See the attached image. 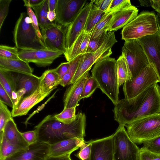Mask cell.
Segmentation results:
<instances>
[{
	"label": "cell",
	"mask_w": 160,
	"mask_h": 160,
	"mask_svg": "<svg viewBox=\"0 0 160 160\" xmlns=\"http://www.w3.org/2000/svg\"><path fill=\"white\" fill-rule=\"evenodd\" d=\"M114 119L125 126L136 120L160 113V88L150 86L136 97L119 100L113 110Z\"/></svg>",
	"instance_id": "obj_1"
},
{
	"label": "cell",
	"mask_w": 160,
	"mask_h": 160,
	"mask_svg": "<svg viewBox=\"0 0 160 160\" xmlns=\"http://www.w3.org/2000/svg\"><path fill=\"white\" fill-rule=\"evenodd\" d=\"M86 122L85 115L81 112L70 123H64L56 120L53 116L49 115L35 128L38 132V141L51 145L69 139H84Z\"/></svg>",
	"instance_id": "obj_2"
},
{
	"label": "cell",
	"mask_w": 160,
	"mask_h": 160,
	"mask_svg": "<svg viewBox=\"0 0 160 160\" xmlns=\"http://www.w3.org/2000/svg\"><path fill=\"white\" fill-rule=\"evenodd\" d=\"M92 76L97 82L99 88L115 105L119 100V88L117 60L108 57L95 63L91 70Z\"/></svg>",
	"instance_id": "obj_3"
},
{
	"label": "cell",
	"mask_w": 160,
	"mask_h": 160,
	"mask_svg": "<svg viewBox=\"0 0 160 160\" xmlns=\"http://www.w3.org/2000/svg\"><path fill=\"white\" fill-rule=\"evenodd\" d=\"M16 47L21 50L47 49L38 36L27 12H22L17 20L13 32Z\"/></svg>",
	"instance_id": "obj_4"
},
{
	"label": "cell",
	"mask_w": 160,
	"mask_h": 160,
	"mask_svg": "<svg viewBox=\"0 0 160 160\" xmlns=\"http://www.w3.org/2000/svg\"><path fill=\"white\" fill-rule=\"evenodd\" d=\"M125 126L133 142L143 144L160 136V113L136 120Z\"/></svg>",
	"instance_id": "obj_5"
},
{
	"label": "cell",
	"mask_w": 160,
	"mask_h": 160,
	"mask_svg": "<svg viewBox=\"0 0 160 160\" xmlns=\"http://www.w3.org/2000/svg\"><path fill=\"white\" fill-rule=\"evenodd\" d=\"M158 30L155 14L152 12H143L123 28L122 39L125 41L137 39L154 34Z\"/></svg>",
	"instance_id": "obj_6"
},
{
	"label": "cell",
	"mask_w": 160,
	"mask_h": 160,
	"mask_svg": "<svg viewBox=\"0 0 160 160\" xmlns=\"http://www.w3.org/2000/svg\"><path fill=\"white\" fill-rule=\"evenodd\" d=\"M122 55L126 59L129 70L127 81H132L149 64L142 47L137 39L125 41Z\"/></svg>",
	"instance_id": "obj_7"
},
{
	"label": "cell",
	"mask_w": 160,
	"mask_h": 160,
	"mask_svg": "<svg viewBox=\"0 0 160 160\" xmlns=\"http://www.w3.org/2000/svg\"><path fill=\"white\" fill-rule=\"evenodd\" d=\"M117 42L114 32H108L104 41L98 49L93 52L83 54L70 84L74 82L86 72L89 71L92 65L96 62L109 57L112 53V48Z\"/></svg>",
	"instance_id": "obj_8"
},
{
	"label": "cell",
	"mask_w": 160,
	"mask_h": 160,
	"mask_svg": "<svg viewBox=\"0 0 160 160\" xmlns=\"http://www.w3.org/2000/svg\"><path fill=\"white\" fill-rule=\"evenodd\" d=\"M124 127L119 125L113 134L114 160H139L140 148L131 139Z\"/></svg>",
	"instance_id": "obj_9"
},
{
	"label": "cell",
	"mask_w": 160,
	"mask_h": 160,
	"mask_svg": "<svg viewBox=\"0 0 160 160\" xmlns=\"http://www.w3.org/2000/svg\"><path fill=\"white\" fill-rule=\"evenodd\" d=\"M158 82H160L159 78L153 68L149 64L132 81H127L124 84V99L134 98Z\"/></svg>",
	"instance_id": "obj_10"
},
{
	"label": "cell",
	"mask_w": 160,
	"mask_h": 160,
	"mask_svg": "<svg viewBox=\"0 0 160 160\" xmlns=\"http://www.w3.org/2000/svg\"><path fill=\"white\" fill-rule=\"evenodd\" d=\"M87 3L85 0H57L54 23L62 27H68Z\"/></svg>",
	"instance_id": "obj_11"
},
{
	"label": "cell",
	"mask_w": 160,
	"mask_h": 160,
	"mask_svg": "<svg viewBox=\"0 0 160 160\" xmlns=\"http://www.w3.org/2000/svg\"><path fill=\"white\" fill-rule=\"evenodd\" d=\"M142 47L150 64L156 72L160 83V32L137 39Z\"/></svg>",
	"instance_id": "obj_12"
},
{
	"label": "cell",
	"mask_w": 160,
	"mask_h": 160,
	"mask_svg": "<svg viewBox=\"0 0 160 160\" xmlns=\"http://www.w3.org/2000/svg\"><path fill=\"white\" fill-rule=\"evenodd\" d=\"M40 31L43 43L47 49L58 51L63 54L65 53L66 32L62 26L54 22L48 28Z\"/></svg>",
	"instance_id": "obj_13"
},
{
	"label": "cell",
	"mask_w": 160,
	"mask_h": 160,
	"mask_svg": "<svg viewBox=\"0 0 160 160\" xmlns=\"http://www.w3.org/2000/svg\"><path fill=\"white\" fill-rule=\"evenodd\" d=\"M63 54L47 49L21 50L18 52L19 58L28 63H34L39 67H46Z\"/></svg>",
	"instance_id": "obj_14"
},
{
	"label": "cell",
	"mask_w": 160,
	"mask_h": 160,
	"mask_svg": "<svg viewBox=\"0 0 160 160\" xmlns=\"http://www.w3.org/2000/svg\"><path fill=\"white\" fill-rule=\"evenodd\" d=\"M94 0L87 2L74 20L67 27L66 31L65 47L69 49L81 32L84 29L87 19Z\"/></svg>",
	"instance_id": "obj_15"
},
{
	"label": "cell",
	"mask_w": 160,
	"mask_h": 160,
	"mask_svg": "<svg viewBox=\"0 0 160 160\" xmlns=\"http://www.w3.org/2000/svg\"><path fill=\"white\" fill-rule=\"evenodd\" d=\"M50 145L38 141L4 160H46Z\"/></svg>",
	"instance_id": "obj_16"
},
{
	"label": "cell",
	"mask_w": 160,
	"mask_h": 160,
	"mask_svg": "<svg viewBox=\"0 0 160 160\" xmlns=\"http://www.w3.org/2000/svg\"><path fill=\"white\" fill-rule=\"evenodd\" d=\"M91 141L90 160H114L113 134Z\"/></svg>",
	"instance_id": "obj_17"
},
{
	"label": "cell",
	"mask_w": 160,
	"mask_h": 160,
	"mask_svg": "<svg viewBox=\"0 0 160 160\" xmlns=\"http://www.w3.org/2000/svg\"><path fill=\"white\" fill-rule=\"evenodd\" d=\"M89 71L86 72L67 89L63 97L64 108L76 107L79 105L78 102L89 77Z\"/></svg>",
	"instance_id": "obj_18"
},
{
	"label": "cell",
	"mask_w": 160,
	"mask_h": 160,
	"mask_svg": "<svg viewBox=\"0 0 160 160\" xmlns=\"http://www.w3.org/2000/svg\"><path fill=\"white\" fill-rule=\"evenodd\" d=\"M18 102L23 97L30 95L39 87V77L34 75L15 74Z\"/></svg>",
	"instance_id": "obj_19"
},
{
	"label": "cell",
	"mask_w": 160,
	"mask_h": 160,
	"mask_svg": "<svg viewBox=\"0 0 160 160\" xmlns=\"http://www.w3.org/2000/svg\"><path fill=\"white\" fill-rule=\"evenodd\" d=\"M50 93L42 92L38 87L32 94L22 98L17 105L12 108L11 113L12 117L26 115L33 107L41 102Z\"/></svg>",
	"instance_id": "obj_20"
},
{
	"label": "cell",
	"mask_w": 160,
	"mask_h": 160,
	"mask_svg": "<svg viewBox=\"0 0 160 160\" xmlns=\"http://www.w3.org/2000/svg\"><path fill=\"white\" fill-rule=\"evenodd\" d=\"M85 141L78 138L69 139L50 145L49 156L59 157L70 155L79 148Z\"/></svg>",
	"instance_id": "obj_21"
},
{
	"label": "cell",
	"mask_w": 160,
	"mask_h": 160,
	"mask_svg": "<svg viewBox=\"0 0 160 160\" xmlns=\"http://www.w3.org/2000/svg\"><path fill=\"white\" fill-rule=\"evenodd\" d=\"M138 12V9L132 5L113 14L108 32L116 31L123 28L137 16Z\"/></svg>",
	"instance_id": "obj_22"
},
{
	"label": "cell",
	"mask_w": 160,
	"mask_h": 160,
	"mask_svg": "<svg viewBox=\"0 0 160 160\" xmlns=\"http://www.w3.org/2000/svg\"><path fill=\"white\" fill-rule=\"evenodd\" d=\"M3 138L10 143L22 149L29 145L23 138L21 132L18 129L13 118L6 123L2 132L0 133V138Z\"/></svg>",
	"instance_id": "obj_23"
},
{
	"label": "cell",
	"mask_w": 160,
	"mask_h": 160,
	"mask_svg": "<svg viewBox=\"0 0 160 160\" xmlns=\"http://www.w3.org/2000/svg\"><path fill=\"white\" fill-rule=\"evenodd\" d=\"M92 31L87 32L83 30L80 33L71 47L64 54L68 62L72 61L79 55L86 53Z\"/></svg>",
	"instance_id": "obj_24"
},
{
	"label": "cell",
	"mask_w": 160,
	"mask_h": 160,
	"mask_svg": "<svg viewBox=\"0 0 160 160\" xmlns=\"http://www.w3.org/2000/svg\"><path fill=\"white\" fill-rule=\"evenodd\" d=\"M0 84L9 95L13 104L12 108L18 103L15 74L0 68Z\"/></svg>",
	"instance_id": "obj_25"
},
{
	"label": "cell",
	"mask_w": 160,
	"mask_h": 160,
	"mask_svg": "<svg viewBox=\"0 0 160 160\" xmlns=\"http://www.w3.org/2000/svg\"><path fill=\"white\" fill-rule=\"evenodd\" d=\"M0 68L15 73L27 75L33 74V69L29 63L20 59H6L0 58Z\"/></svg>",
	"instance_id": "obj_26"
},
{
	"label": "cell",
	"mask_w": 160,
	"mask_h": 160,
	"mask_svg": "<svg viewBox=\"0 0 160 160\" xmlns=\"http://www.w3.org/2000/svg\"><path fill=\"white\" fill-rule=\"evenodd\" d=\"M39 79V88L43 93H51L59 85L61 81L55 68L45 71Z\"/></svg>",
	"instance_id": "obj_27"
},
{
	"label": "cell",
	"mask_w": 160,
	"mask_h": 160,
	"mask_svg": "<svg viewBox=\"0 0 160 160\" xmlns=\"http://www.w3.org/2000/svg\"><path fill=\"white\" fill-rule=\"evenodd\" d=\"M32 8L36 15L40 30L46 29L54 24V22L50 21L47 18L48 0H44L41 5Z\"/></svg>",
	"instance_id": "obj_28"
},
{
	"label": "cell",
	"mask_w": 160,
	"mask_h": 160,
	"mask_svg": "<svg viewBox=\"0 0 160 160\" xmlns=\"http://www.w3.org/2000/svg\"><path fill=\"white\" fill-rule=\"evenodd\" d=\"M113 14L105 13L101 19L96 25L92 31L91 38H97L108 32L109 26Z\"/></svg>",
	"instance_id": "obj_29"
},
{
	"label": "cell",
	"mask_w": 160,
	"mask_h": 160,
	"mask_svg": "<svg viewBox=\"0 0 160 160\" xmlns=\"http://www.w3.org/2000/svg\"><path fill=\"white\" fill-rule=\"evenodd\" d=\"M104 14L93 3L88 17L84 30L87 32L92 31Z\"/></svg>",
	"instance_id": "obj_30"
},
{
	"label": "cell",
	"mask_w": 160,
	"mask_h": 160,
	"mask_svg": "<svg viewBox=\"0 0 160 160\" xmlns=\"http://www.w3.org/2000/svg\"><path fill=\"white\" fill-rule=\"evenodd\" d=\"M117 68L119 87L128 79L129 70L126 61L122 56H120L117 60Z\"/></svg>",
	"instance_id": "obj_31"
},
{
	"label": "cell",
	"mask_w": 160,
	"mask_h": 160,
	"mask_svg": "<svg viewBox=\"0 0 160 160\" xmlns=\"http://www.w3.org/2000/svg\"><path fill=\"white\" fill-rule=\"evenodd\" d=\"M22 149L10 143L3 138H0V160H4Z\"/></svg>",
	"instance_id": "obj_32"
},
{
	"label": "cell",
	"mask_w": 160,
	"mask_h": 160,
	"mask_svg": "<svg viewBox=\"0 0 160 160\" xmlns=\"http://www.w3.org/2000/svg\"><path fill=\"white\" fill-rule=\"evenodd\" d=\"M82 54L80 55L70 62V64L68 70L61 80L59 85L63 87L70 84L71 81L75 74L78 68Z\"/></svg>",
	"instance_id": "obj_33"
},
{
	"label": "cell",
	"mask_w": 160,
	"mask_h": 160,
	"mask_svg": "<svg viewBox=\"0 0 160 160\" xmlns=\"http://www.w3.org/2000/svg\"><path fill=\"white\" fill-rule=\"evenodd\" d=\"M76 108H64L61 113L54 115L53 117L56 120L64 123H70L76 118Z\"/></svg>",
	"instance_id": "obj_34"
},
{
	"label": "cell",
	"mask_w": 160,
	"mask_h": 160,
	"mask_svg": "<svg viewBox=\"0 0 160 160\" xmlns=\"http://www.w3.org/2000/svg\"><path fill=\"white\" fill-rule=\"evenodd\" d=\"M98 88V84L95 79L92 76L89 77L85 84L80 100L90 97Z\"/></svg>",
	"instance_id": "obj_35"
},
{
	"label": "cell",
	"mask_w": 160,
	"mask_h": 160,
	"mask_svg": "<svg viewBox=\"0 0 160 160\" xmlns=\"http://www.w3.org/2000/svg\"><path fill=\"white\" fill-rule=\"evenodd\" d=\"M132 6L129 0H112L105 13L114 14Z\"/></svg>",
	"instance_id": "obj_36"
},
{
	"label": "cell",
	"mask_w": 160,
	"mask_h": 160,
	"mask_svg": "<svg viewBox=\"0 0 160 160\" xmlns=\"http://www.w3.org/2000/svg\"><path fill=\"white\" fill-rule=\"evenodd\" d=\"M18 50L16 47L4 45L0 46V58L6 59H20Z\"/></svg>",
	"instance_id": "obj_37"
},
{
	"label": "cell",
	"mask_w": 160,
	"mask_h": 160,
	"mask_svg": "<svg viewBox=\"0 0 160 160\" xmlns=\"http://www.w3.org/2000/svg\"><path fill=\"white\" fill-rule=\"evenodd\" d=\"M12 118L11 112L6 105L0 101V133L2 132L7 122Z\"/></svg>",
	"instance_id": "obj_38"
},
{
	"label": "cell",
	"mask_w": 160,
	"mask_h": 160,
	"mask_svg": "<svg viewBox=\"0 0 160 160\" xmlns=\"http://www.w3.org/2000/svg\"><path fill=\"white\" fill-rule=\"evenodd\" d=\"M107 34V32H105L97 38H91L88 43L86 53L93 52L98 49L104 41Z\"/></svg>",
	"instance_id": "obj_39"
},
{
	"label": "cell",
	"mask_w": 160,
	"mask_h": 160,
	"mask_svg": "<svg viewBox=\"0 0 160 160\" xmlns=\"http://www.w3.org/2000/svg\"><path fill=\"white\" fill-rule=\"evenodd\" d=\"M91 147V140L88 142L85 141L80 146L79 151L75 156L80 160H90Z\"/></svg>",
	"instance_id": "obj_40"
},
{
	"label": "cell",
	"mask_w": 160,
	"mask_h": 160,
	"mask_svg": "<svg viewBox=\"0 0 160 160\" xmlns=\"http://www.w3.org/2000/svg\"><path fill=\"white\" fill-rule=\"evenodd\" d=\"M23 1L24 2V6L26 7L27 13L32 20V25L36 30L39 38L43 43L42 35L39 28V27L36 15L34 12L32 10V8L29 5L27 0H23Z\"/></svg>",
	"instance_id": "obj_41"
},
{
	"label": "cell",
	"mask_w": 160,
	"mask_h": 160,
	"mask_svg": "<svg viewBox=\"0 0 160 160\" xmlns=\"http://www.w3.org/2000/svg\"><path fill=\"white\" fill-rule=\"evenodd\" d=\"M143 144V148L160 155V136L148 141Z\"/></svg>",
	"instance_id": "obj_42"
},
{
	"label": "cell",
	"mask_w": 160,
	"mask_h": 160,
	"mask_svg": "<svg viewBox=\"0 0 160 160\" xmlns=\"http://www.w3.org/2000/svg\"><path fill=\"white\" fill-rule=\"evenodd\" d=\"M12 0H0V31L6 18Z\"/></svg>",
	"instance_id": "obj_43"
},
{
	"label": "cell",
	"mask_w": 160,
	"mask_h": 160,
	"mask_svg": "<svg viewBox=\"0 0 160 160\" xmlns=\"http://www.w3.org/2000/svg\"><path fill=\"white\" fill-rule=\"evenodd\" d=\"M139 160H160V155L142 147L140 148Z\"/></svg>",
	"instance_id": "obj_44"
},
{
	"label": "cell",
	"mask_w": 160,
	"mask_h": 160,
	"mask_svg": "<svg viewBox=\"0 0 160 160\" xmlns=\"http://www.w3.org/2000/svg\"><path fill=\"white\" fill-rule=\"evenodd\" d=\"M21 133L24 140L29 145L38 141V132L36 128L33 130L21 132Z\"/></svg>",
	"instance_id": "obj_45"
},
{
	"label": "cell",
	"mask_w": 160,
	"mask_h": 160,
	"mask_svg": "<svg viewBox=\"0 0 160 160\" xmlns=\"http://www.w3.org/2000/svg\"><path fill=\"white\" fill-rule=\"evenodd\" d=\"M0 101L12 108L13 107V104L11 98L1 84H0Z\"/></svg>",
	"instance_id": "obj_46"
},
{
	"label": "cell",
	"mask_w": 160,
	"mask_h": 160,
	"mask_svg": "<svg viewBox=\"0 0 160 160\" xmlns=\"http://www.w3.org/2000/svg\"><path fill=\"white\" fill-rule=\"evenodd\" d=\"M70 62H62L55 68L56 72L58 74L61 80L67 72L70 66Z\"/></svg>",
	"instance_id": "obj_47"
},
{
	"label": "cell",
	"mask_w": 160,
	"mask_h": 160,
	"mask_svg": "<svg viewBox=\"0 0 160 160\" xmlns=\"http://www.w3.org/2000/svg\"><path fill=\"white\" fill-rule=\"evenodd\" d=\"M112 0H94V4L100 11L105 13Z\"/></svg>",
	"instance_id": "obj_48"
},
{
	"label": "cell",
	"mask_w": 160,
	"mask_h": 160,
	"mask_svg": "<svg viewBox=\"0 0 160 160\" xmlns=\"http://www.w3.org/2000/svg\"><path fill=\"white\" fill-rule=\"evenodd\" d=\"M70 155H67L59 157H53L48 156L46 160H72Z\"/></svg>",
	"instance_id": "obj_49"
},
{
	"label": "cell",
	"mask_w": 160,
	"mask_h": 160,
	"mask_svg": "<svg viewBox=\"0 0 160 160\" xmlns=\"http://www.w3.org/2000/svg\"><path fill=\"white\" fill-rule=\"evenodd\" d=\"M30 6L33 7L38 6L41 5L44 0H27Z\"/></svg>",
	"instance_id": "obj_50"
},
{
	"label": "cell",
	"mask_w": 160,
	"mask_h": 160,
	"mask_svg": "<svg viewBox=\"0 0 160 160\" xmlns=\"http://www.w3.org/2000/svg\"><path fill=\"white\" fill-rule=\"evenodd\" d=\"M57 0H48V11L55 10Z\"/></svg>",
	"instance_id": "obj_51"
},
{
	"label": "cell",
	"mask_w": 160,
	"mask_h": 160,
	"mask_svg": "<svg viewBox=\"0 0 160 160\" xmlns=\"http://www.w3.org/2000/svg\"><path fill=\"white\" fill-rule=\"evenodd\" d=\"M56 13L55 10L48 11V13L47 18L48 20L51 22L55 20L56 18Z\"/></svg>",
	"instance_id": "obj_52"
},
{
	"label": "cell",
	"mask_w": 160,
	"mask_h": 160,
	"mask_svg": "<svg viewBox=\"0 0 160 160\" xmlns=\"http://www.w3.org/2000/svg\"><path fill=\"white\" fill-rule=\"evenodd\" d=\"M140 4L141 5L144 7L151 6V0H139Z\"/></svg>",
	"instance_id": "obj_53"
},
{
	"label": "cell",
	"mask_w": 160,
	"mask_h": 160,
	"mask_svg": "<svg viewBox=\"0 0 160 160\" xmlns=\"http://www.w3.org/2000/svg\"><path fill=\"white\" fill-rule=\"evenodd\" d=\"M156 15L159 30L160 32V14L157 13Z\"/></svg>",
	"instance_id": "obj_54"
}]
</instances>
